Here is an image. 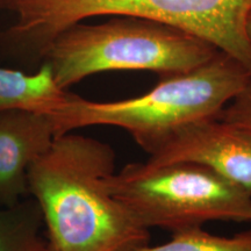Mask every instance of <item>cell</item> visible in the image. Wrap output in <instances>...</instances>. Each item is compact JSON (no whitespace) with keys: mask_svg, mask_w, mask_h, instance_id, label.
<instances>
[{"mask_svg":"<svg viewBox=\"0 0 251 251\" xmlns=\"http://www.w3.org/2000/svg\"><path fill=\"white\" fill-rule=\"evenodd\" d=\"M107 143L65 133L27 172V192L46 226L47 251H129L150 242L136 221L106 187L117 171Z\"/></svg>","mask_w":251,"mask_h":251,"instance_id":"6da1fadb","label":"cell"},{"mask_svg":"<svg viewBox=\"0 0 251 251\" xmlns=\"http://www.w3.org/2000/svg\"><path fill=\"white\" fill-rule=\"evenodd\" d=\"M0 9L14 15L0 33V47L25 61H43L55 37L85 19L129 15L186 30L251 72V0H0Z\"/></svg>","mask_w":251,"mask_h":251,"instance_id":"7a4b0ae2","label":"cell"},{"mask_svg":"<svg viewBox=\"0 0 251 251\" xmlns=\"http://www.w3.org/2000/svg\"><path fill=\"white\" fill-rule=\"evenodd\" d=\"M251 72L236 58L219 51L193 70L161 77L149 92L118 101H91L69 93L51 115L57 136L91 126L121 128L147 153L192 122L219 118L243 89Z\"/></svg>","mask_w":251,"mask_h":251,"instance_id":"3957f363","label":"cell"},{"mask_svg":"<svg viewBox=\"0 0 251 251\" xmlns=\"http://www.w3.org/2000/svg\"><path fill=\"white\" fill-rule=\"evenodd\" d=\"M108 18L97 25H74L50 43L42 62L62 90L100 72L151 71L159 78L183 74L220 51L170 25L129 15Z\"/></svg>","mask_w":251,"mask_h":251,"instance_id":"277c9868","label":"cell"},{"mask_svg":"<svg viewBox=\"0 0 251 251\" xmlns=\"http://www.w3.org/2000/svg\"><path fill=\"white\" fill-rule=\"evenodd\" d=\"M105 183L147 229L176 233L209 221L251 222V192L196 163H129Z\"/></svg>","mask_w":251,"mask_h":251,"instance_id":"5b68a950","label":"cell"},{"mask_svg":"<svg viewBox=\"0 0 251 251\" xmlns=\"http://www.w3.org/2000/svg\"><path fill=\"white\" fill-rule=\"evenodd\" d=\"M148 155V166L196 163L251 192V133L219 118L185 126Z\"/></svg>","mask_w":251,"mask_h":251,"instance_id":"8992f818","label":"cell"},{"mask_svg":"<svg viewBox=\"0 0 251 251\" xmlns=\"http://www.w3.org/2000/svg\"><path fill=\"white\" fill-rule=\"evenodd\" d=\"M55 137L50 114L23 108L0 111V205L13 206L28 194L27 172Z\"/></svg>","mask_w":251,"mask_h":251,"instance_id":"52a82bcc","label":"cell"},{"mask_svg":"<svg viewBox=\"0 0 251 251\" xmlns=\"http://www.w3.org/2000/svg\"><path fill=\"white\" fill-rule=\"evenodd\" d=\"M69 93L56 84L46 62L34 74L0 68V111L23 108L54 114L67 103Z\"/></svg>","mask_w":251,"mask_h":251,"instance_id":"ba28073f","label":"cell"},{"mask_svg":"<svg viewBox=\"0 0 251 251\" xmlns=\"http://www.w3.org/2000/svg\"><path fill=\"white\" fill-rule=\"evenodd\" d=\"M42 216L33 200L0 205V251H47Z\"/></svg>","mask_w":251,"mask_h":251,"instance_id":"9c48e42d","label":"cell"},{"mask_svg":"<svg viewBox=\"0 0 251 251\" xmlns=\"http://www.w3.org/2000/svg\"><path fill=\"white\" fill-rule=\"evenodd\" d=\"M129 251H251V229L233 236H220L202 227L172 233L169 242L137 247Z\"/></svg>","mask_w":251,"mask_h":251,"instance_id":"30bf717a","label":"cell"},{"mask_svg":"<svg viewBox=\"0 0 251 251\" xmlns=\"http://www.w3.org/2000/svg\"><path fill=\"white\" fill-rule=\"evenodd\" d=\"M219 119L251 133V76L243 89L222 109Z\"/></svg>","mask_w":251,"mask_h":251,"instance_id":"8fae6325","label":"cell"},{"mask_svg":"<svg viewBox=\"0 0 251 251\" xmlns=\"http://www.w3.org/2000/svg\"><path fill=\"white\" fill-rule=\"evenodd\" d=\"M246 30H247V35H248V39H249L250 43H251V9H250L249 14H248V18H247V23H246Z\"/></svg>","mask_w":251,"mask_h":251,"instance_id":"7c38bea8","label":"cell"}]
</instances>
